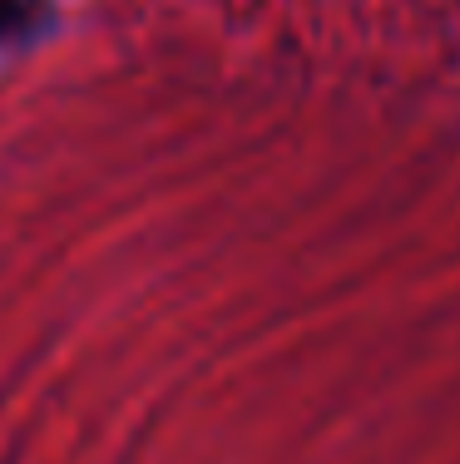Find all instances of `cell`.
I'll use <instances>...</instances> for the list:
<instances>
[{
	"instance_id": "obj_1",
	"label": "cell",
	"mask_w": 460,
	"mask_h": 464,
	"mask_svg": "<svg viewBox=\"0 0 460 464\" xmlns=\"http://www.w3.org/2000/svg\"><path fill=\"white\" fill-rule=\"evenodd\" d=\"M40 20V0H0V45L30 35Z\"/></svg>"
}]
</instances>
